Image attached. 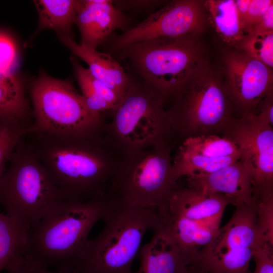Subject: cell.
I'll return each instance as SVG.
<instances>
[{
	"label": "cell",
	"instance_id": "obj_36",
	"mask_svg": "<svg viewBox=\"0 0 273 273\" xmlns=\"http://www.w3.org/2000/svg\"><path fill=\"white\" fill-rule=\"evenodd\" d=\"M273 31V5L264 13L247 33V36L258 33Z\"/></svg>",
	"mask_w": 273,
	"mask_h": 273
},
{
	"label": "cell",
	"instance_id": "obj_21",
	"mask_svg": "<svg viewBox=\"0 0 273 273\" xmlns=\"http://www.w3.org/2000/svg\"><path fill=\"white\" fill-rule=\"evenodd\" d=\"M203 5L208 20L222 41L237 48L246 36L241 27L234 0H209Z\"/></svg>",
	"mask_w": 273,
	"mask_h": 273
},
{
	"label": "cell",
	"instance_id": "obj_34",
	"mask_svg": "<svg viewBox=\"0 0 273 273\" xmlns=\"http://www.w3.org/2000/svg\"><path fill=\"white\" fill-rule=\"evenodd\" d=\"M272 91L259 104L255 114L260 121L271 126L273 125V96Z\"/></svg>",
	"mask_w": 273,
	"mask_h": 273
},
{
	"label": "cell",
	"instance_id": "obj_24",
	"mask_svg": "<svg viewBox=\"0 0 273 273\" xmlns=\"http://www.w3.org/2000/svg\"><path fill=\"white\" fill-rule=\"evenodd\" d=\"M241 158H211L189 151L179 146L172 162L173 176L177 181L179 178L183 176L211 173Z\"/></svg>",
	"mask_w": 273,
	"mask_h": 273
},
{
	"label": "cell",
	"instance_id": "obj_22",
	"mask_svg": "<svg viewBox=\"0 0 273 273\" xmlns=\"http://www.w3.org/2000/svg\"><path fill=\"white\" fill-rule=\"evenodd\" d=\"M16 118L29 127L33 112L26 98L23 83L14 73L0 70V117Z\"/></svg>",
	"mask_w": 273,
	"mask_h": 273
},
{
	"label": "cell",
	"instance_id": "obj_25",
	"mask_svg": "<svg viewBox=\"0 0 273 273\" xmlns=\"http://www.w3.org/2000/svg\"><path fill=\"white\" fill-rule=\"evenodd\" d=\"M180 146L211 158H241L242 156V152L238 144L226 135L207 134L189 138L184 140Z\"/></svg>",
	"mask_w": 273,
	"mask_h": 273
},
{
	"label": "cell",
	"instance_id": "obj_35",
	"mask_svg": "<svg viewBox=\"0 0 273 273\" xmlns=\"http://www.w3.org/2000/svg\"><path fill=\"white\" fill-rule=\"evenodd\" d=\"M113 2L115 6L122 12L126 10L138 11L150 9L162 2L158 1H113Z\"/></svg>",
	"mask_w": 273,
	"mask_h": 273
},
{
	"label": "cell",
	"instance_id": "obj_29",
	"mask_svg": "<svg viewBox=\"0 0 273 273\" xmlns=\"http://www.w3.org/2000/svg\"><path fill=\"white\" fill-rule=\"evenodd\" d=\"M71 61L76 78L84 80L99 96L112 105L114 109L119 105L122 98L115 91L93 76L88 69L84 68L75 58L71 57Z\"/></svg>",
	"mask_w": 273,
	"mask_h": 273
},
{
	"label": "cell",
	"instance_id": "obj_12",
	"mask_svg": "<svg viewBox=\"0 0 273 273\" xmlns=\"http://www.w3.org/2000/svg\"><path fill=\"white\" fill-rule=\"evenodd\" d=\"M247 156L253 169V197L273 194V128L255 114L238 118L228 133Z\"/></svg>",
	"mask_w": 273,
	"mask_h": 273
},
{
	"label": "cell",
	"instance_id": "obj_37",
	"mask_svg": "<svg viewBox=\"0 0 273 273\" xmlns=\"http://www.w3.org/2000/svg\"><path fill=\"white\" fill-rule=\"evenodd\" d=\"M234 2L241 27L244 31V26L251 1L237 0Z\"/></svg>",
	"mask_w": 273,
	"mask_h": 273
},
{
	"label": "cell",
	"instance_id": "obj_5",
	"mask_svg": "<svg viewBox=\"0 0 273 273\" xmlns=\"http://www.w3.org/2000/svg\"><path fill=\"white\" fill-rule=\"evenodd\" d=\"M166 109L173 136L182 141L202 135H227L238 118L219 74L206 64Z\"/></svg>",
	"mask_w": 273,
	"mask_h": 273
},
{
	"label": "cell",
	"instance_id": "obj_16",
	"mask_svg": "<svg viewBox=\"0 0 273 273\" xmlns=\"http://www.w3.org/2000/svg\"><path fill=\"white\" fill-rule=\"evenodd\" d=\"M153 232L141 247L140 266L134 273H186L197 251L183 249L159 227Z\"/></svg>",
	"mask_w": 273,
	"mask_h": 273
},
{
	"label": "cell",
	"instance_id": "obj_3",
	"mask_svg": "<svg viewBox=\"0 0 273 273\" xmlns=\"http://www.w3.org/2000/svg\"><path fill=\"white\" fill-rule=\"evenodd\" d=\"M97 237L87 241L71 273H132L144 236L159 225L156 210L112 201Z\"/></svg>",
	"mask_w": 273,
	"mask_h": 273
},
{
	"label": "cell",
	"instance_id": "obj_27",
	"mask_svg": "<svg viewBox=\"0 0 273 273\" xmlns=\"http://www.w3.org/2000/svg\"><path fill=\"white\" fill-rule=\"evenodd\" d=\"M237 48L272 68L273 31L248 36Z\"/></svg>",
	"mask_w": 273,
	"mask_h": 273
},
{
	"label": "cell",
	"instance_id": "obj_30",
	"mask_svg": "<svg viewBox=\"0 0 273 273\" xmlns=\"http://www.w3.org/2000/svg\"><path fill=\"white\" fill-rule=\"evenodd\" d=\"M18 64V52L15 42L5 32L0 31V70L14 73Z\"/></svg>",
	"mask_w": 273,
	"mask_h": 273
},
{
	"label": "cell",
	"instance_id": "obj_31",
	"mask_svg": "<svg viewBox=\"0 0 273 273\" xmlns=\"http://www.w3.org/2000/svg\"><path fill=\"white\" fill-rule=\"evenodd\" d=\"M81 91V96L84 103L93 113L104 116V113L107 111H112L114 108L99 96L84 80L76 78Z\"/></svg>",
	"mask_w": 273,
	"mask_h": 273
},
{
	"label": "cell",
	"instance_id": "obj_28",
	"mask_svg": "<svg viewBox=\"0 0 273 273\" xmlns=\"http://www.w3.org/2000/svg\"><path fill=\"white\" fill-rule=\"evenodd\" d=\"M254 200L258 231L264 241L273 246V194Z\"/></svg>",
	"mask_w": 273,
	"mask_h": 273
},
{
	"label": "cell",
	"instance_id": "obj_1",
	"mask_svg": "<svg viewBox=\"0 0 273 273\" xmlns=\"http://www.w3.org/2000/svg\"><path fill=\"white\" fill-rule=\"evenodd\" d=\"M61 201H87L106 194L121 156L104 134L25 135Z\"/></svg>",
	"mask_w": 273,
	"mask_h": 273
},
{
	"label": "cell",
	"instance_id": "obj_14",
	"mask_svg": "<svg viewBox=\"0 0 273 273\" xmlns=\"http://www.w3.org/2000/svg\"><path fill=\"white\" fill-rule=\"evenodd\" d=\"M130 21L113 1H79L75 23L80 33V44L97 50L116 29L127 30Z\"/></svg>",
	"mask_w": 273,
	"mask_h": 273
},
{
	"label": "cell",
	"instance_id": "obj_13",
	"mask_svg": "<svg viewBox=\"0 0 273 273\" xmlns=\"http://www.w3.org/2000/svg\"><path fill=\"white\" fill-rule=\"evenodd\" d=\"M186 177L188 187L222 195L235 207L254 201L253 169L246 155L215 171Z\"/></svg>",
	"mask_w": 273,
	"mask_h": 273
},
{
	"label": "cell",
	"instance_id": "obj_18",
	"mask_svg": "<svg viewBox=\"0 0 273 273\" xmlns=\"http://www.w3.org/2000/svg\"><path fill=\"white\" fill-rule=\"evenodd\" d=\"M59 38L74 55L87 64V69L93 76L123 99L130 83L129 75L111 54L87 49L69 37Z\"/></svg>",
	"mask_w": 273,
	"mask_h": 273
},
{
	"label": "cell",
	"instance_id": "obj_8",
	"mask_svg": "<svg viewBox=\"0 0 273 273\" xmlns=\"http://www.w3.org/2000/svg\"><path fill=\"white\" fill-rule=\"evenodd\" d=\"M30 92L33 119L27 133L76 136L104 133V116L89 110L70 81L42 72L32 82Z\"/></svg>",
	"mask_w": 273,
	"mask_h": 273
},
{
	"label": "cell",
	"instance_id": "obj_4",
	"mask_svg": "<svg viewBox=\"0 0 273 273\" xmlns=\"http://www.w3.org/2000/svg\"><path fill=\"white\" fill-rule=\"evenodd\" d=\"M113 53L127 61L141 81L165 103L208 63L203 47L195 35L151 39Z\"/></svg>",
	"mask_w": 273,
	"mask_h": 273
},
{
	"label": "cell",
	"instance_id": "obj_11",
	"mask_svg": "<svg viewBox=\"0 0 273 273\" xmlns=\"http://www.w3.org/2000/svg\"><path fill=\"white\" fill-rule=\"evenodd\" d=\"M226 93L238 118L256 114L272 91V69L241 51L226 52L223 57Z\"/></svg>",
	"mask_w": 273,
	"mask_h": 273
},
{
	"label": "cell",
	"instance_id": "obj_26",
	"mask_svg": "<svg viewBox=\"0 0 273 273\" xmlns=\"http://www.w3.org/2000/svg\"><path fill=\"white\" fill-rule=\"evenodd\" d=\"M28 127L12 117H0V178L6 171L11 156Z\"/></svg>",
	"mask_w": 273,
	"mask_h": 273
},
{
	"label": "cell",
	"instance_id": "obj_17",
	"mask_svg": "<svg viewBox=\"0 0 273 273\" xmlns=\"http://www.w3.org/2000/svg\"><path fill=\"white\" fill-rule=\"evenodd\" d=\"M235 207L228 223L220 228L214 240L201 250L216 252L245 248L257 250L267 244L257 228L254 201Z\"/></svg>",
	"mask_w": 273,
	"mask_h": 273
},
{
	"label": "cell",
	"instance_id": "obj_10",
	"mask_svg": "<svg viewBox=\"0 0 273 273\" xmlns=\"http://www.w3.org/2000/svg\"><path fill=\"white\" fill-rule=\"evenodd\" d=\"M203 3L176 0L167 3L135 26L116 35L109 48L114 52L129 45L163 37L198 36L205 28Z\"/></svg>",
	"mask_w": 273,
	"mask_h": 273
},
{
	"label": "cell",
	"instance_id": "obj_7",
	"mask_svg": "<svg viewBox=\"0 0 273 273\" xmlns=\"http://www.w3.org/2000/svg\"><path fill=\"white\" fill-rule=\"evenodd\" d=\"M171 150V143L164 141L121 157L106 195L117 204L157 211L177 186Z\"/></svg>",
	"mask_w": 273,
	"mask_h": 273
},
{
	"label": "cell",
	"instance_id": "obj_20",
	"mask_svg": "<svg viewBox=\"0 0 273 273\" xmlns=\"http://www.w3.org/2000/svg\"><path fill=\"white\" fill-rule=\"evenodd\" d=\"M29 228L7 214L0 213V272L25 269Z\"/></svg>",
	"mask_w": 273,
	"mask_h": 273
},
{
	"label": "cell",
	"instance_id": "obj_15",
	"mask_svg": "<svg viewBox=\"0 0 273 273\" xmlns=\"http://www.w3.org/2000/svg\"><path fill=\"white\" fill-rule=\"evenodd\" d=\"M230 204L222 195L177 186L157 213L199 221L221 220Z\"/></svg>",
	"mask_w": 273,
	"mask_h": 273
},
{
	"label": "cell",
	"instance_id": "obj_38",
	"mask_svg": "<svg viewBox=\"0 0 273 273\" xmlns=\"http://www.w3.org/2000/svg\"><path fill=\"white\" fill-rule=\"evenodd\" d=\"M186 273H211L202 268L192 263L189 266Z\"/></svg>",
	"mask_w": 273,
	"mask_h": 273
},
{
	"label": "cell",
	"instance_id": "obj_6",
	"mask_svg": "<svg viewBox=\"0 0 273 273\" xmlns=\"http://www.w3.org/2000/svg\"><path fill=\"white\" fill-rule=\"evenodd\" d=\"M119 104L111 111L104 136L121 157L173 137L165 102L142 81L132 79Z\"/></svg>",
	"mask_w": 273,
	"mask_h": 273
},
{
	"label": "cell",
	"instance_id": "obj_33",
	"mask_svg": "<svg viewBox=\"0 0 273 273\" xmlns=\"http://www.w3.org/2000/svg\"><path fill=\"white\" fill-rule=\"evenodd\" d=\"M272 3V0H251L244 26L246 37L248 31L259 21Z\"/></svg>",
	"mask_w": 273,
	"mask_h": 273
},
{
	"label": "cell",
	"instance_id": "obj_9",
	"mask_svg": "<svg viewBox=\"0 0 273 273\" xmlns=\"http://www.w3.org/2000/svg\"><path fill=\"white\" fill-rule=\"evenodd\" d=\"M24 135L0 178V205L8 215L30 228L61 200Z\"/></svg>",
	"mask_w": 273,
	"mask_h": 273
},
{
	"label": "cell",
	"instance_id": "obj_23",
	"mask_svg": "<svg viewBox=\"0 0 273 273\" xmlns=\"http://www.w3.org/2000/svg\"><path fill=\"white\" fill-rule=\"evenodd\" d=\"M33 3L39 16L36 33L49 29L57 31L59 36L73 38L72 26L75 23L79 1L36 0Z\"/></svg>",
	"mask_w": 273,
	"mask_h": 273
},
{
	"label": "cell",
	"instance_id": "obj_32",
	"mask_svg": "<svg viewBox=\"0 0 273 273\" xmlns=\"http://www.w3.org/2000/svg\"><path fill=\"white\" fill-rule=\"evenodd\" d=\"M252 259L255 268L251 273H273V246L266 244L257 249Z\"/></svg>",
	"mask_w": 273,
	"mask_h": 273
},
{
	"label": "cell",
	"instance_id": "obj_40",
	"mask_svg": "<svg viewBox=\"0 0 273 273\" xmlns=\"http://www.w3.org/2000/svg\"><path fill=\"white\" fill-rule=\"evenodd\" d=\"M9 273H30L25 269H18L9 272Z\"/></svg>",
	"mask_w": 273,
	"mask_h": 273
},
{
	"label": "cell",
	"instance_id": "obj_19",
	"mask_svg": "<svg viewBox=\"0 0 273 273\" xmlns=\"http://www.w3.org/2000/svg\"><path fill=\"white\" fill-rule=\"evenodd\" d=\"M158 227L165 231L183 249L196 252L215 238L221 220L199 221L170 214L158 215Z\"/></svg>",
	"mask_w": 273,
	"mask_h": 273
},
{
	"label": "cell",
	"instance_id": "obj_39",
	"mask_svg": "<svg viewBox=\"0 0 273 273\" xmlns=\"http://www.w3.org/2000/svg\"><path fill=\"white\" fill-rule=\"evenodd\" d=\"M35 273H62V272H51L47 269H39L37 271H36Z\"/></svg>",
	"mask_w": 273,
	"mask_h": 273
},
{
	"label": "cell",
	"instance_id": "obj_2",
	"mask_svg": "<svg viewBox=\"0 0 273 273\" xmlns=\"http://www.w3.org/2000/svg\"><path fill=\"white\" fill-rule=\"evenodd\" d=\"M112 202L105 194L87 201L54 204L27 235V261L31 273L56 268L71 273L95 224L102 220Z\"/></svg>",
	"mask_w": 273,
	"mask_h": 273
}]
</instances>
